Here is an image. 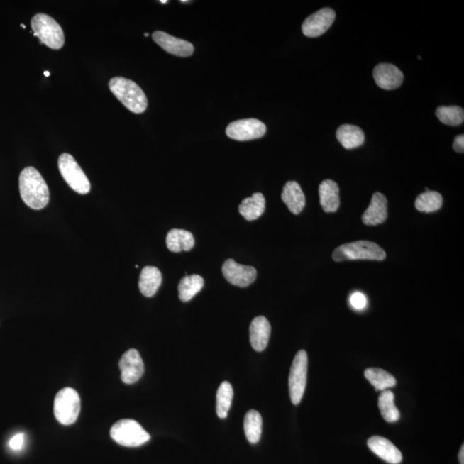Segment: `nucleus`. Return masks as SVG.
<instances>
[{
	"mask_svg": "<svg viewBox=\"0 0 464 464\" xmlns=\"http://www.w3.org/2000/svg\"><path fill=\"white\" fill-rule=\"evenodd\" d=\"M282 199L291 213L295 215L303 211L306 203L302 189L299 183L294 181L288 182L285 184Z\"/></svg>",
	"mask_w": 464,
	"mask_h": 464,
	"instance_id": "nucleus-18",
	"label": "nucleus"
},
{
	"mask_svg": "<svg viewBox=\"0 0 464 464\" xmlns=\"http://www.w3.org/2000/svg\"><path fill=\"white\" fill-rule=\"evenodd\" d=\"M243 426L248 441L251 443H258L263 431L262 415L256 410H250L244 417Z\"/></svg>",
	"mask_w": 464,
	"mask_h": 464,
	"instance_id": "nucleus-25",
	"label": "nucleus"
},
{
	"mask_svg": "<svg viewBox=\"0 0 464 464\" xmlns=\"http://www.w3.org/2000/svg\"><path fill=\"white\" fill-rule=\"evenodd\" d=\"M44 75L47 76V77H50V72L46 71V72H44Z\"/></svg>",
	"mask_w": 464,
	"mask_h": 464,
	"instance_id": "nucleus-35",
	"label": "nucleus"
},
{
	"mask_svg": "<svg viewBox=\"0 0 464 464\" xmlns=\"http://www.w3.org/2000/svg\"><path fill=\"white\" fill-rule=\"evenodd\" d=\"M111 436L117 443L126 447H138L148 443L150 436L136 421L124 419L117 421L111 429Z\"/></svg>",
	"mask_w": 464,
	"mask_h": 464,
	"instance_id": "nucleus-5",
	"label": "nucleus"
},
{
	"mask_svg": "<svg viewBox=\"0 0 464 464\" xmlns=\"http://www.w3.org/2000/svg\"><path fill=\"white\" fill-rule=\"evenodd\" d=\"M24 443V434L19 433L11 438L9 442V446L11 450L20 451L22 449Z\"/></svg>",
	"mask_w": 464,
	"mask_h": 464,
	"instance_id": "nucleus-32",
	"label": "nucleus"
},
{
	"mask_svg": "<svg viewBox=\"0 0 464 464\" xmlns=\"http://www.w3.org/2000/svg\"><path fill=\"white\" fill-rule=\"evenodd\" d=\"M21 27L23 28H26V26H23V24H21Z\"/></svg>",
	"mask_w": 464,
	"mask_h": 464,
	"instance_id": "nucleus-37",
	"label": "nucleus"
},
{
	"mask_svg": "<svg viewBox=\"0 0 464 464\" xmlns=\"http://www.w3.org/2000/svg\"><path fill=\"white\" fill-rule=\"evenodd\" d=\"M121 380L126 385H133L140 380L145 372L143 360L136 349H129L119 362Z\"/></svg>",
	"mask_w": 464,
	"mask_h": 464,
	"instance_id": "nucleus-12",
	"label": "nucleus"
},
{
	"mask_svg": "<svg viewBox=\"0 0 464 464\" xmlns=\"http://www.w3.org/2000/svg\"><path fill=\"white\" fill-rule=\"evenodd\" d=\"M166 245L169 250L174 253L189 251L194 246V236L191 232L185 230H170L167 234Z\"/></svg>",
	"mask_w": 464,
	"mask_h": 464,
	"instance_id": "nucleus-23",
	"label": "nucleus"
},
{
	"mask_svg": "<svg viewBox=\"0 0 464 464\" xmlns=\"http://www.w3.org/2000/svg\"><path fill=\"white\" fill-rule=\"evenodd\" d=\"M339 187L332 180L321 182L319 186L320 204L325 213H336L340 207Z\"/></svg>",
	"mask_w": 464,
	"mask_h": 464,
	"instance_id": "nucleus-19",
	"label": "nucleus"
},
{
	"mask_svg": "<svg viewBox=\"0 0 464 464\" xmlns=\"http://www.w3.org/2000/svg\"><path fill=\"white\" fill-rule=\"evenodd\" d=\"M369 449L384 461L390 464H399L402 461V455L397 447L385 438L373 436L368 441Z\"/></svg>",
	"mask_w": 464,
	"mask_h": 464,
	"instance_id": "nucleus-16",
	"label": "nucleus"
},
{
	"mask_svg": "<svg viewBox=\"0 0 464 464\" xmlns=\"http://www.w3.org/2000/svg\"><path fill=\"white\" fill-rule=\"evenodd\" d=\"M336 138L344 148L351 150L364 144L365 133L357 126L344 124L337 129Z\"/></svg>",
	"mask_w": 464,
	"mask_h": 464,
	"instance_id": "nucleus-21",
	"label": "nucleus"
},
{
	"mask_svg": "<svg viewBox=\"0 0 464 464\" xmlns=\"http://www.w3.org/2000/svg\"><path fill=\"white\" fill-rule=\"evenodd\" d=\"M109 89L126 108L134 114H141L148 108V100L143 89L133 82L122 77H116L109 81Z\"/></svg>",
	"mask_w": 464,
	"mask_h": 464,
	"instance_id": "nucleus-2",
	"label": "nucleus"
},
{
	"mask_svg": "<svg viewBox=\"0 0 464 464\" xmlns=\"http://www.w3.org/2000/svg\"><path fill=\"white\" fill-rule=\"evenodd\" d=\"M373 77L378 87L388 91L400 87L404 79L400 69L389 63L378 64L374 68Z\"/></svg>",
	"mask_w": 464,
	"mask_h": 464,
	"instance_id": "nucleus-14",
	"label": "nucleus"
},
{
	"mask_svg": "<svg viewBox=\"0 0 464 464\" xmlns=\"http://www.w3.org/2000/svg\"><path fill=\"white\" fill-rule=\"evenodd\" d=\"M153 39L158 46L170 55L179 57H189L193 55V44L185 40L174 38L164 31H155Z\"/></svg>",
	"mask_w": 464,
	"mask_h": 464,
	"instance_id": "nucleus-13",
	"label": "nucleus"
},
{
	"mask_svg": "<svg viewBox=\"0 0 464 464\" xmlns=\"http://www.w3.org/2000/svg\"><path fill=\"white\" fill-rule=\"evenodd\" d=\"M459 462L461 464H464V446H463L461 450H460Z\"/></svg>",
	"mask_w": 464,
	"mask_h": 464,
	"instance_id": "nucleus-34",
	"label": "nucleus"
},
{
	"mask_svg": "<svg viewBox=\"0 0 464 464\" xmlns=\"http://www.w3.org/2000/svg\"><path fill=\"white\" fill-rule=\"evenodd\" d=\"M308 372V355L304 350L296 354L289 375V393L293 404L298 405L302 401L306 388Z\"/></svg>",
	"mask_w": 464,
	"mask_h": 464,
	"instance_id": "nucleus-8",
	"label": "nucleus"
},
{
	"mask_svg": "<svg viewBox=\"0 0 464 464\" xmlns=\"http://www.w3.org/2000/svg\"><path fill=\"white\" fill-rule=\"evenodd\" d=\"M438 119L448 126L461 125L464 120L463 109L458 106H441L436 111Z\"/></svg>",
	"mask_w": 464,
	"mask_h": 464,
	"instance_id": "nucleus-30",
	"label": "nucleus"
},
{
	"mask_svg": "<svg viewBox=\"0 0 464 464\" xmlns=\"http://www.w3.org/2000/svg\"><path fill=\"white\" fill-rule=\"evenodd\" d=\"M266 209V199L262 193H255L244 199L238 206L240 214L248 221H253L262 216Z\"/></svg>",
	"mask_w": 464,
	"mask_h": 464,
	"instance_id": "nucleus-22",
	"label": "nucleus"
},
{
	"mask_svg": "<svg viewBox=\"0 0 464 464\" xmlns=\"http://www.w3.org/2000/svg\"><path fill=\"white\" fill-rule=\"evenodd\" d=\"M160 3L166 4V3H168V1H167V0H161Z\"/></svg>",
	"mask_w": 464,
	"mask_h": 464,
	"instance_id": "nucleus-36",
	"label": "nucleus"
},
{
	"mask_svg": "<svg viewBox=\"0 0 464 464\" xmlns=\"http://www.w3.org/2000/svg\"><path fill=\"white\" fill-rule=\"evenodd\" d=\"M335 19V11L331 8H323L304 20L302 24L303 33L307 38H319L328 31Z\"/></svg>",
	"mask_w": 464,
	"mask_h": 464,
	"instance_id": "nucleus-11",
	"label": "nucleus"
},
{
	"mask_svg": "<svg viewBox=\"0 0 464 464\" xmlns=\"http://www.w3.org/2000/svg\"><path fill=\"white\" fill-rule=\"evenodd\" d=\"M223 275L233 286L247 287L255 282L258 272L253 267L241 265L233 259H228L223 264Z\"/></svg>",
	"mask_w": 464,
	"mask_h": 464,
	"instance_id": "nucleus-10",
	"label": "nucleus"
},
{
	"mask_svg": "<svg viewBox=\"0 0 464 464\" xmlns=\"http://www.w3.org/2000/svg\"><path fill=\"white\" fill-rule=\"evenodd\" d=\"M271 335V325L265 316H260L251 321L250 339L256 352H263L267 347Z\"/></svg>",
	"mask_w": 464,
	"mask_h": 464,
	"instance_id": "nucleus-17",
	"label": "nucleus"
},
{
	"mask_svg": "<svg viewBox=\"0 0 464 464\" xmlns=\"http://www.w3.org/2000/svg\"><path fill=\"white\" fill-rule=\"evenodd\" d=\"M148 35H149L148 33H145V36H146V38H148Z\"/></svg>",
	"mask_w": 464,
	"mask_h": 464,
	"instance_id": "nucleus-38",
	"label": "nucleus"
},
{
	"mask_svg": "<svg viewBox=\"0 0 464 464\" xmlns=\"http://www.w3.org/2000/svg\"><path fill=\"white\" fill-rule=\"evenodd\" d=\"M443 197L436 191L426 190L421 194L415 201V209L422 213H433L441 209Z\"/></svg>",
	"mask_w": 464,
	"mask_h": 464,
	"instance_id": "nucleus-28",
	"label": "nucleus"
},
{
	"mask_svg": "<svg viewBox=\"0 0 464 464\" xmlns=\"http://www.w3.org/2000/svg\"><path fill=\"white\" fill-rule=\"evenodd\" d=\"M233 388L229 382H223L219 387L217 392V409L218 416L221 419H226L228 412L231 409L232 399H233Z\"/></svg>",
	"mask_w": 464,
	"mask_h": 464,
	"instance_id": "nucleus-29",
	"label": "nucleus"
},
{
	"mask_svg": "<svg viewBox=\"0 0 464 464\" xmlns=\"http://www.w3.org/2000/svg\"><path fill=\"white\" fill-rule=\"evenodd\" d=\"M162 274L156 267L148 266L141 271L140 280H138V288L145 297H150L156 294L162 284Z\"/></svg>",
	"mask_w": 464,
	"mask_h": 464,
	"instance_id": "nucleus-20",
	"label": "nucleus"
},
{
	"mask_svg": "<svg viewBox=\"0 0 464 464\" xmlns=\"http://www.w3.org/2000/svg\"><path fill=\"white\" fill-rule=\"evenodd\" d=\"M34 35L40 42L52 50H60L64 46L65 35L62 28L47 14L38 13L31 19Z\"/></svg>",
	"mask_w": 464,
	"mask_h": 464,
	"instance_id": "nucleus-4",
	"label": "nucleus"
},
{
	"mask_svg": "<svg viewBox=\"0 0 464 464\" xmlns=\"http://www.w3.org/2000/svg\"><path fill=\"white\" fill-rule=\"evenodd\" d=\"M20 194L24 203L34 210L43 209L50 202V189L42 175L33 167H27L19 177Z\"/></svg>",
	"mask_w": 464,
	"mask_h": 464,
	"instance_id": "nucleus-1",
	"label": "nucleus"
},
{
	"mask_svg": "<svg viewBox=\"0 0 464 464\" xmlns=\"http://www.w3.org/2000/svg\"><path fill=\"white\" fill-rule=\"evenodd\" d=\"M378 408L387 422H397L400 419V412L394 404V394L390 390H386L381 393L378 398Z\"/></svg>",
	"mask_w": 464,
	"mask_h": 464,
	"instance_id": "nucleus-27",
	"label": "nucleus"
},
{
	"mask_svg": "<svg viewBox=\"0 0 464 464\" xmlns=\"http://www.w3.org/2000/svg\"><path fill=\"white\" fill-rule=\"evenodd\" d=\"M266 132L265 124L256 119L236 121L226 128L227 136L238 141L256 140L264 136Z\"/></svg>",
	"mask_w": 464,
	"mask_h": 464,
	"instance_id": "nucleus-9",
	"label": "nucleus"
},
{
	"mask_svg": "<svg viewBox=\"0 0 464 464\" xmlns=\"http://www.w3.org/2000/svg\"><path fill=\"white\" fill-rule=\"evenodd\" d=\"M80 397L72 388H64L57 393L54 413L60 424L69 426L75 423L80 413Z\"/></svg>",
	"mask_w": 464,
	"mask_h": 464,
	"instance_id": "nucleus-6",
	"label": "nucleus"
},
{
	"mask_svg": "<svg viewBox=\"0 0 464 464\" xmlns=\"http://www.w3.org/2000/svg\"><path fill=\"white\" fill-rule=\"evenodd\" d=\"M332 258L337 263L358 260H384L386 253L378 244L361 240L338 247L333 252Z\"/></svg>",
	"mask_w": 464,
	"mask_h": 464,
	"instance_id": "nucleus-3",
	"label": "nucleus"
},
{
	"mask_svg": "<svg viewBox=\"0 0 464 464\" xmlns=\"http://www.w3.org/2000/svg\"><path fill=\"white\" fill-rule=\"evenodd\" d=\"M453 149L455 152L459 153H463L464 152V136L463 134H460L455 138L453 143Z\"/></svg>",
	"mask_w": 464,
	"mask_h": 464,
	"instance_id": "nucleus-33",
	"label": "nucleus"
},
{
	"mask_svg": "<svg viewBox=\"0 0 464 464\" xmlns=\"http://www.w3.org/2000/svg\"><path fill=\"white\" fill-rule=\"evenodd\" d=\"M365 377L376 390H386L396 386L397 380L392 374L380 368H368L365 370Z\"/></svg>",
	"mask_w": 464,
	"mask_h": 464,
	"instance_id": "nucleus-26",
	"label": "nucleus"
},
{
	"mask_svg": "<svg viewBox=\"0 0 464 464\" xmlns=\"http://www.w3.org/2000/svg\"><path fill=\"white\" fill-rule=\"evenodd\" d=\"M350 304L351 306L356 309V311H363L365 309L366 305H368V299L364 293L360 292H353L351 296H350Z\"/></svg>",
	"mask_w": 464,
	"mask_h": 464,
	"instance_id": "nucleus-31",
	"label": "nucleus"
},
{
	"mask_svg": "<svg viewBox=\"0 0 464 464\" xmlns=\"http://www.w3.org/2000/svg\"><path fill=\"white\" fill-rule=\"evenodd\" d=\"M58 166L61 176L72 190L80 194H87L89 192L91 183L72 155L61 154Z\"/></svg>",
	"mask_w": 464,
	"mask_h": 464,
	"instance_id": "nucleus-7",
	"label": "nucleus"
},
{
	"mask_svg": "<svg viewBox=\"0 0 464 464\" xmlns=\"http://www.w3.org/2000/svg\"><path fill=\"white\" fill-rule=\"evenodd\" d=\"M388 218V201L384 194L374 193L368 209L362 215V221L366 226H377Z\"/></svg>",
	"mask_w": 464,
	"mask_h": 464,
	"instance_id": "nucleus-15",
	"label": "nucleus"
},
{
	"mask_svg": "<svg viewBox=\"0 0 464 464\" xmlns=\"http://www.w3.org/2000/svg\"><path fill=\"white\" fill-rule=\"evenodd\" d=\"M204 284V279L201 275H192L183 277L178 285L179 299L182 302H189L202 290Z\"/></svg>",
	"mask_w": 464,
	"mask_h": 464,
	"instance_id": "nucleus-24",
	"label": "nucleus"
}]
</instances>
